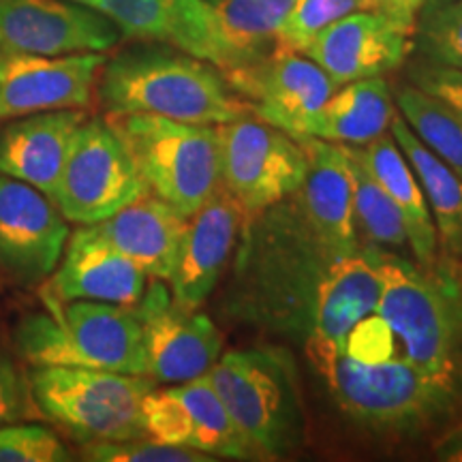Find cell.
Masks as SVG:
<instances>
[{"label": "cell", "mask_w": 462, "mask_h": 462, "mask_svg": "<svg viewBox=\"0 0 462 462\" xmlns=\"http://www.w3.org/2000/svg\"><path fill=\"white\" fill-rule=\"evenodd\" d=\"M106 60L103 51L39 56L0 48V123L88 107Z\"/></svg>", "instance_id": "12"}, {"label": "cell", "mask_w": 462, "mask_h": 462, "mask_svg": "<svg viewBox=\"0 0 462 462\" xmlns=\"http://www.w3.org/2000/svg\"><path fill=\"white\" fill-rule=\"evenodd\" d=\"M383 291L377 310L398 351L439 383L458 390V321L441 279L394 257H379Z\"/></svg>", "instance_id": "7"}, {"label": "cell", "mask_w": 462, "mask_h": 462, "mask_svg": "<svg viewBox=\"0 0 462 462\" xmlns=\"http://www.w3.org/2000/svg\"><path fill=\"white\" fill-rule=\"evenodd\" d=\"M123 37L163 43L212 62L223 71L225 54L208 0H99L97 7Z\"/></svg>", "instance_id": "19"}, {"label": "cell", "mask_w": 462, "mask_h": 462, "mask_svg": "<svg viewBox=\"0 0 462 462\" xmlns=\"http://www.w3.org/2000/svg\"><path fill=\"white\" fill-rule=\"evenodd\" d=\"M394 118L390 86L381 78L356 79L338 86L319 112L304 126L302 137L338 146H362L383 135Z\"/></svg>", "instance_id": "25"}, {"label": "cell", "mask_w": 462, "mask_h": 462, "mask_svg": "<svg viewBox=\"0 0 462 462\" xmlns=\"http://www.w3.org/2000/svg\"><path fill=\"white\" fill-rule=\"evenodd\" d=\"M429 3H454V0H429Z\"/></svg>", "instance_id": "41"}, {"label": "cell", "mask_w": 462, "mask_h": 462, "mask_svg": "<svg viewBox=\"0 0 462 462\" xmlns=\"http://www.w3.org/2000/svg\"><path fill=\"white\" fill-rule=\"evenodd\" d=\"M71 454L45 426H0V462H65Z\"/></svg>", "instance_id": "33"}, {"label": "cell", "mask_w": 462, "mask_h": 462, "mask_svg": "<svg viewBox=\"0 0 462 462\" xmlns=\"http://www.w3.org/2000/svg\"><path fill=\"white\" fill-rule=\"evenodd\" d=\"M349 161L351 171H354V218L366 240L374 246H407V231H404L402 217L394 201L366 171V167L357 163L351 154Z\"/></svg>", "instance_id": "29"}, {"label": "cell", "mask_w": 462, "mask_h": 462, "mask_svg": "<svg viewBox=\"0 0 462 462\" xmlns=\"http://www.w3.org/2000/svg\"><path fill=\"white\" fill-rule=\"evenodd\" d=\"M390 133L396 146L402 150L418 178L426 204L430 208L432 221L437 227V238L448 257L462 255V178L452 167L443 163L435 152L421 143L409 129L402 116L390 123Z\"/></svg>", "instance_id": "26"}, {"label": "cell", "mask_w": 462, "mask_h": 462, "mask_svg": "<svg viewBox=\"0 0 462 462\" xmlns=\"http://www.w3.org/2000/svg\"><path fill=\"white\" fill-rule=\"evenodd\" d=\"M345 354L357 362H383L390 357L401 356L394 332L383 317L373 313L357 323V326L346 334Z\"/></svg>", "instance_id": "34"}, {"label": "cell", "mask_w": 462, "mask_h": 462, "mask_svg": "<svg viewBox=\"0 0 462 462\" xmlns=\"http://www.w3.org/2000/svg\"><path fill=\"white\" fill-rule=\"evenodd\" d=\"M69 236L54 199L0 173V265L22 281H42L60 263Z\"/></svg>", "instance_id": "15"}, {"label": "cell", "mask_w": 462, "mask_h": 462, "mask_svg": "<svg viewBox=\"0 0 462 462\" xmlns=\"http://www.w3.org/2000/svg\"><path fill=\"white\" fill-rule=\"evenodd\" d=\"M146 287L148 274L140 265L116 251L95 225H84L69 236L51 279V296L135 306Z\"/></svg>", "instance_id": "20"}, {"label": "cell", "mask_w": 462, "mask_h": 462, "mask_svg": "<svg viewBox=\"0 0 462 462\" xmlns=\"http://www.w3.org/2000/svg\"><path fill=\"white\" fill-rule=\"evenodd\" d=\"M129 148L107 118L84 120L58 180L54 204L71 223H101L146 195Z\"/></svg>", "instance_id": "8"}, {"label": "cell", "mask_w": 462, "mask_h": 462, "mask_svg": "<svg viewBox=\"0 0 462 462\" xmlns=\"http://www.w3.org/2000/svg\"><path fill=\"white\" fill-rule=\"evenodd\" d=\"M396 103L415 137L462 178V120L418 86H398Z\"/></svg>", "instance_id": "28"}, {"label": "cell", "mask_w": 462, "mask_h": 462, "mask_svg": "<svg viewBox=\"0 0 462 462\" xmlns=\"http://www.w3.org/2000/svg\"><path fill=\"white\" fill-rule=\"evenodd\" d=\"M439 279L443 281V285L448 289L449 300H452L454 306L456 321H458V330L462 334V263H456V268L448 270V273L439 276Z\"/></svg>", "instance_id": "39"}, {"label": "cell", "mask_w": 462, "mask_h": 462, "mask_svg": "<svg viewBox=\"0 0 462 462\" xmlns=\"http://www.w3.org/2000/svg\"><path fill=\"white\" fill-rule=\"evenodd\" d=\"M26 409L24 381L17 373L14 360L0 351V426L14 424Z\"/></svg>", "instance_id": "36"}, {"label": "cell", "mask_w": 462, "mask_h": 462, "mask_svg": "<svg viewBox=\"0 0 462 462\" xmlns=\"http://www.w3.org/2000/svg\"><path fill=\"white\" fill-rule=\"evenodd\" d=\"M84 120L79 109H56L11 120L0 131V173L54 199L73 135Z\"/></svg>", "instance_id": "22"}, {"label": "cell", "mask_w": 462, "mask_h": 462, "mask_svg": "<svg viewBox=\"0 0 462 462\" xmlns=\"http://www.w3.org/2000/svg\"><path fill=\"white\" fill-rule=\"evenodd\" d=\"M123 39L99 9L73 0H0V48L39 56L107 51Z\"/></svg>", "instance_id": "14"}, {"label": "cell", "mask_w": 462, "mask_h": 462, "mask_svg": "<svg viewBox=\"0 0 462 462\" xmlns=\"http://www.w3.org/2000/svg\"><path fill=\"white\" fill-rule=\"evenodd\" d=\"M187 225L189 217L146 193L106 221L95 223V229L148 276L170 281Z\"/></svg>", "instance_id": "23"}, {"label": "cell", "mask_w": 462, "mask_h": 462, "mask_svg": "<svg viewBox=\"0 0 462 462\" xmlns=\"http://www.w3.org/2000/svg\"><path fill=\"white\" fill-rule=\"evenodd\" d=\"M107 123L129 148L148 193L184 217H193L221 187L217 126L152 114H109Z\"/></svg>", "instance_id": "5"}, {"label": "cell", "mask_w": 462, "mask_h": 462, "mask_svg": "<svg viewBox=\"0 0 462 462\" xmlns=\"http://www.w3.org/2000/svg\"><path fill=\"white\" fill-rule=\"evenodd\" d=\"M34 402L82 443L126 441L148 437L142 404L154 381L146 374H125L82 366L34 368Z\"/></svg>", "instance_id": "6"}, {"label": "cell", "mask_w": 462, "mask_h": 462, "mask_svg": "<svg viewBox=\"0 0 462 462\" xmlns=\"http://www.w3.org/2000/svg\"><path fill=\"white\" fill-rule=\"evenodd\" d=\"M309 157L300 187L306 221L330 259L357 253L354 218V171L343 146L315 137H298Z\"/></svg>", "instance_id": "18"}, {"label": "cell", "mask_w": 462, "mask_h": 462, "mask_svg": "<svg viewBox=\"0 0 462 462\" xmlns=\"http://www.w3.org/2000/svg\"><path fill=\"white\" fill-rule=\"evenodd\" d=\"M411 39L413 31L381 11H354L317 32L300 54L345 86L394 71L411 50Z\"/></svg>", "instance_id": "16"}, {"label": "cell", "mask_w": 462, "mask_h": 462, "mask_svg": "<svg viewBox=\"0 0 462 462\" xmlns=\"http://www.w3.org/2000/svg\"><path fill=\"white\" fill-rule=\"evenodd\" d=\"M221 182L248 217L281 204L302 187L309 157L302 142L263 120L218 125Z\"/></svg>", "instance_id": "9"}, {"label": "cell", "mask_w": 462, "mask_h": 462, "mask_svg": "<svg viewBox=\"0 0 462 462\" xmlns=\"http://www.w3.org/2000/svg\"><path fill=\"white\" fill-rule=\"evenodd\" d=\"M409 78L429 95L441 99L462 120V71L454 67L439 65V62L421 60L409 69Z\"/></svg>", "instance_id": "35"}, {"label": "cell", "mask_w": 462, "mask_h": 462, "mask_svg": "<svg viewBox=\"0 0 462 462\" xmlns=\"http://www.w3.org/2000/svg\"><path fill=\"white\" fill-rule=\"evenodd\" d=\"M146 346V377L154 383H184L208 374L223 351V334L210 317L176 304L161 279H154L133 306Z\"/></svg>", "instance_id": "10"}, {"label": "cell", "mask_w": 462, "mask_h": 462, "mask_svg": "<svg viewBox=\"0 0 462 462\" xmlns=\"http://www.w3.org/2000/svg\"><path fill=\"white\" fill-rule=\"evenodd\" d=\"M227 82L263 123L293 137L338 88L317 62L300 51L276 48L255 65L225 73Z\"/></svg>", "instance_id": "11"}, {"label": "cell", "mask_w": 462, "mask_h": 462, "mask_svg": "<svg viewBox=\"0 0 462 462\" xmlns=\"http://www.w3.org/2000/svg\"><path fill=\"white\" fill-rule=\"evenodd\" d=\"M413 37L421 58L462 71V3H426Z\"/></svg>", "instance_id": "30"}, {"label": "cell", "mask_w": 462, "mask_h": 462, "mask_svg": "<svg viewBox=\"0 0 462 462\" xmlns=\"http://www.w3.org/2000/svg\"><path fill=\"white\" fill-rule=\"evenodd\" d=\"M88 460L99 462H208L215 456L193 448L171 446L150 437L126 439V441H97L84 448Z\"/></svg>", "instance_id": "32"}, {"label": "cell", "mask_w": 462, "mask_h": 462, "mask_svg": "<svg viewBox=\"0 0 462 462\" xmlns=\"http://www.w3.org/2000/svg\"><path fill=\"white\" fill-rule=\"evenodd\" d=\"M377 0H296L282 22L276 45L285 50L302 51L317 32L334 24L354 11H374Z\"/></svg>", "instance_id": "31"}, {"label": "cell", "mask_w": 462, "mask_h": 462, "mask_svg": "<svg viewBox=\"0 0 462 462\" xmlns=\"http://www.w3.org/2000/svg\"><path fill=\"white\" fill-rule=\"evenodd\" d=\"M379 257L377 253H354L330 263L315 296L313 330L306 345L310 360L345 351L346 334L377 310L383 291Z\"/></svg>", "instance_id": "21"}, {"label": "cell", "mask_w": 462, "mask_h": 462, "mask_svg": "<svg viewBox=\"0 0 462 462\" xmlns=\"http://www.w3.org/2000/svg\"><path fill=\"white\" fill-rule=\"evenodd\" d=\"M73 3L86 5V7H92V9H95V7H97V3H99V0H73Z\"/></svg>", "instance_id": "40"}, {"label": "cell", "mask_w": 462, "mask_h": 462, "mask_svg": "<svg viewBox=\"0 0 462 462\" xmlns=\"http://www.w3.org/2000/svg\"><path fill=\"white\" fill-rule=\"evenodd\" d=\"M437 460L446 462H462V418L448 432L439 437V441L432 448Z\"/></svg>", "instance_id": "38"}, {"label": "cell", "mask_w": 462, "mask_h": 462, "mask_svg": "<svg viewBox=\"0 0 462 462\" xmlns=\"http://www.w3.org/2000/svg\"><path fill=\"white\" fill-rule=\"evenodd\" d=\"M460 3H462V0H460Z\"/></svg>", "instance_id": "42"}, {"label": "cell", "mask_w": 462, "mask_h": 462, "mask_svg": "<svg viewBox=\"0 0 462 462\" xmlns=\"http://www.w3.org/2000/svg\"><path fill=\"white\" fill-rule=\"evenodd\" d=\"M310 362L340 411L377 435H418L452 411L458 398V390L439 383L402 356L366 364L332 351Z\"/></svg>", "instance_id": "3"}, {"label": "cell", "mask_w": 462, "mask_h": 462, "mask_svg": "<svg viewBox=\"0 0 462 462\" xmlns=\"http://www.w3.org/2000/svg\"><path fill=\"white\" fill-rule=\"evenodd\" d=\"M246 217L248 212L223 182L210 199L189 217L180 253L170 276L176 304L198 310L210 298L245 231Z\"/></svg>", "instance_id": "17"}, {"label": "cell", "mask_w": 462, "mask_h": 462, "mask_svg": "<svg viewBox=\"0 0 462 462\" xmlns=\"http://www.w3.org/2000/svg\"><path fill=\"white\" fill-rule=\"evenodd\" d=\"M357 163L377 180L401 212L409 246L421 268H432L437 263V227L432 221L430 208L415 173L404 159L402 150L396 146L392 133L374 137L362 146H343Z\"/></svg>", "instance_id": "24"}, {"label": "cell", "mask_w": 462, "mask_h": 462, "mask_svg": "<svg viewBox=\"0 0 462 462\" xmlns=\"http://www.w3.org/2000/svg\"><path fill=\"white\" fill-rule=\"evenodd\" d=\"M217 20L223 73L255 65L276 48L282 22L296 0H208Z\"/></svg>", "instance_id": "27"}, {"label": "cell", "mask_w": 462, "mask_h": 462, "mask_svg": "<svg viewBox=\"0 0 462 462\" xmlns=\"http://www.w3.org/2000/svg\"><path fill=\"white\" fill-rule=\"evenodd\" d=\"M99 99L107 114H152L193 125L251 116L221 69L170 45H133L106 60Z\"/></svg>", "instance_id": "1"}, {"label": "cell", "mask_w": 462, "mask_h": 462, "mask_svg": "<svg viewBox=\"0 0 462 462\" xmlns=\"http://www.w3.org/2000/svg\"><path fill=\"white\" fill-rule=\"evenodd\" d=\"M236 429L262 460L293 452L302 437L296 366L273 346L227 351L208 371Z\"/></svg>", "instance_id": "4"}, {"label": "cell", "mask_w": 462, "mask_h": 462, "mask_svg": "<svg viewBox=\"0 0 462 462\" xmlns=\"http://www.w3.org/2000/svg\"><path fill=\"white\" fill-rule=\"evenodd\" d=\"M143 430L150 439L171 446L193 448L221 458H257L208 374L173 383L171 388L150 390L142 404Z\"/></svg>", "instance_id": "13"}, {"label": "cell", "mask_w": 462, "mask_h": 462, "mask_svg": "<svg viewBox=\"0 0 462 462\" xmlns=\"http://www.w3.org/2000/svg\"><path fill=\"white\" fill-rule=\"evenodd\" d=\"M48 313L17 323L15 349L34 368L82 366L146 374L142 323L133 306L48 298Z\"/></svg>", "instance_id": "2"}, {"label": "cell", "mask_w": 462, "mask_h": 462, "mask_svg": "<svg viewBox=\"0 0 462 462\" xmlns=\"http://www.w3.org/2000/svg\"><path fill=\"white\" fill-rule=\"evenodd\" d=\"M426 3L429 0H377L374 11H381L409 31H415V22H418L420 11L424 9Z\"/></svg>", "instance_id": "37"}]
</instances>
